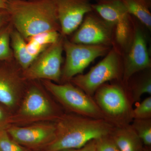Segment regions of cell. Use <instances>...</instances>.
I'll use <instances>...</instances> for the list:
<instances>
[{"label":"cell","instance_id":"6da1fadb","mask_svg":"<svg viewBox=\"0 0 151 151\" xmlns=\"http://www.w3.org/2000/svg\"><path fill=\"white\" fill-rule=\"evenodd\" d=\"M54 140L45 151L79 148L90 141L111 134L115 126L108 120L78 114L60 115L56 120Z\"/></svg>","mask_w":151,"mask_h":151},{"label":"cell","instance_id":"7a4b0ae2","mask_svg":"<svg viewBox=\"0 0 151 151\" xmlns=\"http://www.w3.org/2000/svg\"><path fill=\"white\" fill-rule=\"evenodd\" d=\"M6 9L14 29L26 41L46 32L57 31L60 34L52 0H9Z\"/></svg>","mask_w":151,"mask_h":151},{"label":"cell","instance_id":"3957f363","mask_svg":"<svg viewBox=\"0 0 151 151\" xmlns=\"http://www.w3.org/2000/svg\"><path fill=\"white\" fill-rule=\"evenodd\" d=\"M93 97L105 119L115 126L130 124L133 121L134 103L128 83L121 80L103 84Z\"/></svg>","mask_w":151,"mask_h":151},{"label":"cell","instance_id":"277c9868","mask_svg":"<svg viewBox=\"0 0 151 151\" xmlns=\"http://www.w3.org/2000/svg\"><path fill=\"white\" fill-rule=\"evenodd\" d=\"M123 73L122 55L113 46L103 59L87 73L76 76L70 82L92 97L97 89L106 82L122 80Z\"/></svg>","mask_w":151,"mask_h":151},{"label":"cell","instance_id":"5b68a950","mask_svg":"<svg viewBox=\"0 0 151 151\" xmlns=\"http://www.w3.org/2000/svg\"><path fill=\"white\" fill-rule=\"evenodd\" d=\"M42 81L43 86L56 100L73 113L106 120L94 98L70 81L57 84L47 80Z\"/></svg>","mask_w":151,"mask_h":151},{"label":"cell","instance_id":"8992f818","mask_svg":"<svg viewBox=\"0 0 151 151\" xmlns=\"http://www.w3.org/2000/svg\"><path fill=\"white\" fill-rule=\"evenodd\" d=\"M63 48L65 58L62 69L60 82L62 83L69 82L76 76L83 73L94 60L106 55L111 47L73 43L67 37H64Z\"/></svg>","mask_w":151,"mask_h":151},{"label":"cell","instance_id":"52a82bcc","mask_svg":"<svg viewBox=\"0 0 151 151\" xmlns=\"http://www.w3.org/2000/svg\"><path fill=\"white\" fill-rule=\"evenodd\" d=\"M63 37L47 47L25 70L24 78L27 81L47 80L59 84L61 81L63 52Z\"/></svg>","mask_w":151,"mask_h":151},{"label":"cell","instance_id":"ba28073f","mask_svg":"<svg viewBox=\"0 0 151 151\" xmlns=\"http://www.w3.org/2000/svg\"><path fill=\"white\" fill-rule=\"evenodd\" d=\"M73 33L69 40L73 43L110 47L114 45V26L93 11L86 14Z\"/></svg>","mask_w":151,"mask_h":151},{"label":"cell","instance_id":"9c48e42d","mask_svg":"<svg viewBox=\"0 0 151 151\" xmlns=\"http://www.w3.org/2000/svg\"><path fill=\"white\" fill-rule=\"evenodd\" d=\"M123 53L122 80L124 83H128L136 73L150 68L151 60L145 35L135 24L131 41Z\"/></svg>","mask_w":151,"mask_h":151},{"label":"cell","instance_id":"30bf717a","mask_svg":"<svg viewBox=\"0 0 151 151\" xmlns=\"http://www.w3.org/2000/svg\"><path fill=\"white\" fill-rule=\"evenodd\" d=\"M60 116L55 114L54 108L37 85L30 86L14 123H28L46 119L56 120Z\"/></svg>","mask_w":151,"mask_h":151},{"label":"cell","instance_id":"8fae6325","mask_svg":"<svg viewBox=\"0 0 151 151\" xmlns=\"http://www.w3.org/2000/svg\"><path fill=\"white\" fill-rule=\"evenodd\" d=\"M92 10L105 21L114 26V35L118 40L127 39L134 29L133 17L122 0L99 2L92 4Z\"/></svg>","mask_w":151,"mask_h":151},{"label":"cell","instance_id":"7c38bea8","mask_svg":"<svg viewBox=\"0 0 151 151\" xmlns=\"http://www.w3.org/2000/svg\"><path fill=\"white\" fill-rule=\"evenodd\" d=\"M14 58L0 61V103L9 108L18 103L27 81Z\"/></svg>","mask_w":151,"mask_h":151},{"label":"cell","instance_id":"4fadbf2b","mask_svg":"<svg viewBox=\"0 0 151 151\" xmlns=\"http://www.w3.org/2000/svg\"><path fill=\"white\" fill-rule=\"evenodd\" d=\"M63 37L71 35L81 24L85 15L93 11L91 0H52Z\"/></svg>","mask_w":151,"mask_h":151},{"label":"cell","instance_id":"5bb4252c","mask_svg":"<svg viewBox=\"0 0 151 151\" xmlns=\"http://www.w3.org/2000/svg\"><path fill=\"white\" fill-rule=\"evenodd\" d=\"M9 136L19 145L30 148H44L54 140L55 126L51 123H39L24 127H11Z\"/></svg>","mask_w":151,"mask_h":151},{"label":"cell","instance_id":"9a60e30c","mask_svg":"<svg viewBox=\"0 0 151 151\" xmlns=\"http://www.w3.org/2000/svg\"><path fill=\"white\" fill-rule=\"evenodd\" d=\"M110 135L121 151H144L142 141L131 124L115 126Z\"/></svg>","mask_w":151,"mask_h":151},{"label":"cell","instance_id":"2e32d148","mask_svg":"<svg viewBox=\"0 0 151 151\" xmlns=\"http://www.w3.org/2000/svg\"><path fill=\"white\" fill-rule=\"evenodd\" d=\"M10 43L14 58L22 70H25L37 56L29 52L26 41L14 29L11 33Z\"/></svg>","mask_w":151,"mask_h":151},{"label":"cell","instance_id":"e0dca14e","mask_svg":"<svg viewBox=\"0 0 151 151\" xmlns=\"http://www.w3.org/2000/svg\"><path fill=\"white\" fill-rule=\"evenodd\" d=\"M131 15L147 28H151V0H122Z\"/></svg>","mask_w":151,"mask_h":151},{"label":"cell","instance_id":"ac0fdd59","mask_svg":"<svg viewBox=\"0 0 151 151\" xmlns=\"http://www.w3.org/2000/svg\"><path fill=\"white\" fill-rule=\"evenodd\" d=\"M128 86L132 96L133 103L140 100L145 94H151V76L150 70L137 80L128 82Z\"/></svg>","mask_w":151,"mask_h":151},{"label":"cell","instance_id":"d6986e66","mask_svg":"<svg viewBox=\"0 0 151 151\" xmlns=\"http://www.w3.org/2000/svg\"><path fill=\"white\" fill-rule=\"evenodd\" d=\"M14 29L10 22L0 30V61L14 58L10 43L11 35Z\"/></svg>","mask_w":151,"mask_h":151},{"label":"cell","instance_id":"ffe728a7","mask_svg":"<svg viewBox=\"0 0 151 151\" xmlns=\"http://www.w3.org/2000/svg\"><path fill=\"white\" fill-rule=\"evenodd\" d=\"M131 126L142 142L147 147L151 145V119H133Z\"/></svg>","mask_w":151,"mask_h":151},{"label":"cell","instance_id":"44dd1931","mask_svg":"<svg viewBox=\"0 0 151 151\" xmlns=\"http://www.w3.org/2000/svg\"><path fill=\"white\" fill-rule=\"evenodd\" d=\"M61 36L57 31L46 32L30 37L26 42L47 47L56 42Z\"/></svg>","mask_w":151,"mask_h":151},{"label":"cell","instance_id":"7402d4cb","mask_svg":"<svg viewBox=\"0 0 151 151\" xmlns=\"http://www.w3.org/2000/svg\"><path fill=\"white\" fill-rule=\"evenodd\" d=\"M0 151H31L13 140L5 131L0 132Z\"/></svg>","mask_w":151,"mask_h":151},{"label":"cell","instance_id":"603a6c76","mask_svg":"<svg viewBox=\"0 0 151 151\" xmlns=\"http://www.w3.org/2000/svg\"><path fill=\"white\" fill-rule=\"evenodd\" d=\"M133 119H151V97H148L138 105L132 112Z\"/></svg>","mask_w":151,"mask_h":151},{"label":"cell","instance_id":"cb8c5ba5","mask_svg":"<svg viewBox=\"0 0 151 151\" xmlns=\"http://www.w3.org/2000/svg\"><path fill=\"white\" fill-rule=\"evenodd\" d=\"M96 151H121L110 135L96 139Z\"/></svg>","mask_w":151,"mask_h":151},{"label":"cell","instance_id":"d4e9b609","mask_svg":"<svg viewBox=\"0 0 151 151\" xmlns=\"http://www.w3.org/2000/svg\"><path fill=\"white\" fill-rule=\"evenodd\" d=\"M57 151H96V140L90 141L79 148L63 149Z\"/></svg>","mask_w":151,"mask_h":151},{"label":"cell","instance_id":"484cf974","mask_svg":"<svg viewBox=\"0 0 151 151\" xmlns=\"http://www.w3.org/2000/svg\"><path fill=\"white\" fill-rule=\"evenodd\" d=\"M10 22V17L7 10L0 9V30Z\"/></svg>","mask_w":151,"mask_h":151},{"label":"cell","instance_id":"4316f807","mask_svg":"<svg viewBox=\"0 0 151 151\" xmlns=\"http://www.w3.org/2000/svg\"><path fill=\"white\" fill-rule=\"evenodd\" d=\"M8 0H0V9H7Z\"/></svg>","mask_w":151,"mask_h":151},{"label":"cell","instance_id":"83f0119b","mask_svg":"<svg viewBox=\"0 0 151 151\" xmlns=\"http://www.w3.org/2000/svg\"><path fill=\"white\" fill-rule=\"evenodd\" d=\"M5 119V115L2 110L0 108V122H2Z\"/></svg>","mask_w":151,"mask_h":151},{"label":"cell","instance_id":"f1b7e54d","mask_svg":"<svg viewBox=\"0 0 151 151\" xmlns=\"http://www.w3.org/2000/svg\"><path fill=\"white\" fill-rule=\"evenodd\" d=\"M94 1H95L96 2H99L107 1H114V0H94Z\"/></svg>","mask_w":151,"mask_h":151},{"label":"cell","instance_id":"f546056e","mask_svg":"<svg viewBox=\"0 0 151 151\" xmlns=\"http://www.w3.org/2000/svg\"><path fill=\"white\" fill-rule=\"evenodd\" d=\"M144 151H151L150 149L147 148H144Z\"/></svg>","mask_w":151,"mask_h":151},{"label":"cell","instance_id":"4dcf8cb0","mask_svg":"<svg viewBox=\"0 0 151 151\" xmlns=\"http://www.w3.org/2000/svg\"><path fill=\"white\" fill-rule=\"evenodd\" d=\"M8 1H9V0H8Z\"/></svg>","mask_w":151,"mask_h":151},{"label":"cell","instance_id":"1f68e13d","mask_svg":"<svg viewBox=\"0 0 151 151\" xmlns=\"http://www.w3.org/2000/svg\"></svg>","mask_w":151,"mask_h":151}]
</instances>
